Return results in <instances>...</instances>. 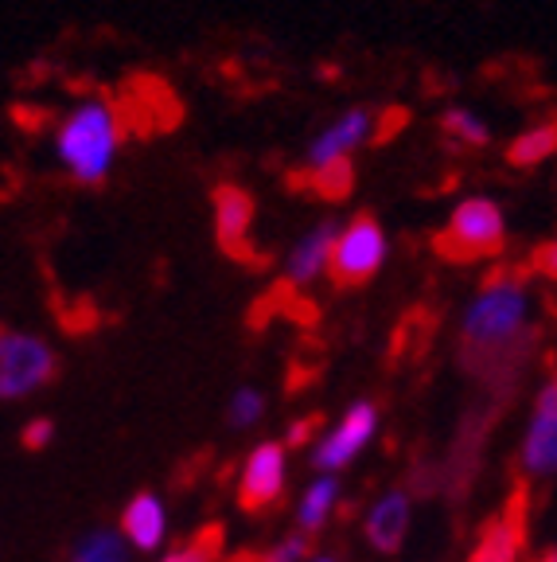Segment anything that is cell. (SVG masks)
<instances>
[{
	"mask_svg": "<svg viewBox=\"0 0 557 562\" xmlns=\"http://www.w3.org/2000/svg\"><path fill=\"white\" fill-rule=\"evenodd\" d=\"M55 379V351L39 336L4 333L0 340V395L20 398Z\"/></svg>",
	"mask_w": 557,
	"mask_h": 562,
	"instance_id": "5b68a950",
	"label": "cell"
},
{
	"mask_svg": "<svg viewBox=\"0 0 557 562\" xmlns=\"http://www.w3.org/2000/svg\"><path fill=\"white\" fill-rule=\"evenodd\" d=\"M258 418H262V395L258 391H238L235 403H230V422L235 426H250Z\"/></svg>",
	"mask_w": 557,
	"mask_h": 562,
	"instance_id": "44dd1931",
	"label": "cell"
},
{
	"mask_svg": "<svg viewBox=\"0 0 557 562\" xmlns=\"http://www.w3.org/2000/svg\"><path fill=\"white\" fill-rule=\"evenodd\" d=\"M507 238V220L491 195H468L453 207L448 231L441 235V255L456 258V262H471V258L496 255Z\"/></svg>",
	"mask_w": 557,
	"mask_h": 562,
	"instance_id": "3957f363",
	"label": "cell"
},
{
	"mask_svg": "<svg viewBox=\"0 0 557 562\" xmlns=\"http://www.w3.org/2000/svg\"><path fill=\"white\" fill-rule=\"evenodd\" d=\"M542 562H557V551H549V554H546V559H542Z\"/></svg>",
	"mask_w": 557,
	"mask_h": 562,
	"instance_id": "484cf974",
	"label": "cell"
},
{
	"mask_svg": "<svg viewBox=\"0 0 557 562\" xmlns=\"http://www.w3.org/2000/svg\"><path fill=\"white\" fill-rule=\"evenodd\" d=\"M526 547V488H514L507 508L484 527L468 562H514Z\"/></svg>",
	"mask_w": 557,
	"mask_h": 562,
	"instance_id": "52a82bcc",
	"label": "cell"
},
{
	"mask_svg": "<svg viewBox=\"0 0 557 562\" xmlns=\"http://www.w3.org/2000/svg\"><path fill=\"white\" fill-rule=\"evenodd\" d=\"M75 562H125V543L114 536V531H98L87 543L79 547Z\"/></svg>",
	"mask_w": 557,
	"mask_h": 562,
	"instance_id": "ffe728a7",
	"label": "cell"
},
{
	"mask_svg": "<svg viewBox=\"0 0 557 562\" xmlns=\"http://www.w3.org/2000/svg\"><path fill=\"white\" fill-rule=\"evenodd\" d=\"M523 465L531 473H554L557 469V379L538 395L531 434L523 446Z\"/></svg>",
	"mask_w": 557,
	"mask_h": 562,
	"instance_id": "8fae6325",
	"label": "cell"
},
{
	"mask_svg": "<svg viewBox=\"0 0 557 562\" xmlns=\"http://www.w3.org/2000/svg\"><path fill=\"white\" fill-rule=\"evenodd\" d=\"M378 117L383 114L371 110V105H351V110H343L336 122H328L308 140V153H305L308 168H323V165H331V160H343L355 149H363L366 140L378 137Z\"/></svg>",
	"mask_w": 557,
	"mask_h": 562,
	"instance_id": "8992f818",
	"label": "cell"
},
{
	"mask_svg": "<svg viewBox=\"0 0 557 562\" xmlns=\"http://www.w3.org/2000/svg\"><path fill=\"white\" fill-rule=\"evenodd\" d=\"M441 125L448 137L468 145V149H484V145L491 140V125L484 122L476 110H468V105H448V110L441 114Z\"/></svg>",
	"mask_w": 557,
	"mask_h": 562,
	"instance_id": "2e32d148",
	"label": "cell"
},
{
	"mask_svg": "<svg viewBox=\"0 0 557 562\" xmlns=\"http://www.w3.org/2000/svg\"><path fill=\"white\" fill-rule=\"evenodd\" d=\"M52 434H55V426L47 418L27 422V426H24V449H44L47 441H52Z\"/></svg>",
	"mask_w": 557,
	"mask_h": 562,
	"instance_id": "7402d4cb",
	"label": "cell"
},
{
	"mask_svg": "<svg viewBox=\"0 0 557 562\" xmlns=\"http://www.w3.org/2000/svg\"><path fill=\"white\" fill-rule=\"evenodd\" d=\"M375 406L371 403H355L348 414H343V422L336 426V434H328V441H323L320 449H316V465L320 469H343L351 461V457L359 453V449L371 441V434H375Z\"/></svg>",
	"mask_w": 557,
	"mask_h": 562,
	"instance_id": "30bf717a",
	"label": "cell"
},
{
	"mask_svg": "<svg viewBox=\"0 0 557 562\" xmlns=\"http://www.w3.org/2000/svg\"><path fill=\"white\" fill-rule=\"evenodd\" d=\"M250 220H253V200L250 192L235 184H218L215 188V235L218 246L227 255L242 258L246 255V235H250Z\"/></svg>",
	"mask_w": 557,
	"mask_h": 562,
	"instance_id": "7c38bea8",
	"label": "cell"
},
{
	"mask_svg": "<svg viewBox=\"0 0 557 562\" xmlns=\"http://www.w3.org/2000/svg\"><path fill=\"white\" fill-rule=\"evenodd\" d=\"M534 266H538V270L546 273L549 281H557V238H554V243H546V246H538Z\"/></svg>",
	"mask_w": 557,
	"mask_h": 562,
	"instance_id": "603a6c76",
	"label": "cell"
},
{
	"mask_svg": "<svg viewBox=\"0 0 557 562\" xmlns=\"http://www.w3.org/2000/svg\"><path fill=\"white\" fill-rule=\"evenodd\" d=\"M386 231L375 215H355L351 223H343L340 246H336V258H331V281L340 290H351V285H366L375 278L386 262Z\"/></svg>",
	"mask_w": 557,
	"mask_h": 562,
	"instance_id": "277c9868",
	"label": "cell"
},
{
	"mask_svg": "<svg viewBox=\"0 0 557 562\" xmlns=\"http://www.w3.org/2000/svg\"><path fill=\"white\" fill-rule=\"evenodd\" d=\"M406 117H410L406 110H386V114H383V130H378L375 140H386L394 130H401V125H406Z\"/></svg>",
	"mask_w": 557,
	"mask_h": 562,
	"instance_id": "d4e9b609",
	"label": "cell"
},
{
	"mask_svg": "<svg viewBox=\"0 0 557 562\" xmlns=\"http://www.w3.org/2000/svg\"><path fill=\"white\" fill-rule=\"evenodd\" d=\"M312 184L323 200H331V203L348 200L351 188H355V165H351V157L331 160V165H323V168H312Z\"/></svg>",
	"mask_w": 557,
	"mask_h": 562,
	"instance_id": "e0dca14e",
	"label": "cell"
},
{
	"mask_svg": "<svg viewBox=\"0 0 557 562\" xmlns=\"http://www.w3.org/2000/svg\"><path fill=\"white\" fill-rule=\"evenodd\" d=\"M218 551H223V527L207 524L195 539H187L183 547H175L164 562H215Z\"/></svg>",
	"mask_w": 557,
	"mask_h": 562,
	"instance_id": "ac0fdd59",
	"label": "cell"
},
{
	"mask_svg": "<svg viewBox=\"0 0 557 562\" xmlns=\"http://www.w3.org/2000/svg\"><path fill=\"white\" fill-rule=\"evenodd\" d=\"M340 235H343L340 223L323 220V223H316L312 231H305V235L296 238L293 255H288V262H285L288 281H293V285H308V281H316L320 273H331V258H336Z\"/></svg>",
	"mask_w": 557,
	"mask_h": 562,
	"instance_id": "9c48e42d",
	"label": "cell"
},
{
	"mask_svg": "<svg viewBox=\"0 0 557 562\" xmlns=\"http://www.w3.org/2000/svg\"><path fill=\"white\" fill-rule=\"evenodd\" d=\"M281 484H285V449H281L277 441H265V446L253 449L250 461H246L238 501H242L246 512H262V508H270V504H277Z\"/></svg>",
	"mask_w": 557,
	"mask_h": 562,
	"instance_id": "ba28073f",
	"label": "cell"
},
{
	"mask_svg": "<svg viewBox=\"0 0 557 562\" xmlns=\"http://www.w3.org/2000/svg\"><path fill=\"white\" fill-rule=\"evenodd\" d=\"M531 321V293L519 278L499 273L464 313V360L471 368H491L523 348Z\"/></svg>",
	"mask_w": 557,
	"mask_h": 562,
	"instance_id": "7a4b0ae2",
	"label": "cell"
},
{
	"mask_svg": "<svg viewBox=\"0 0 557 562\" xmlns=\"http://www.w3.org/2000/svg\"><path fill=\"white\" fill-rule=\"evenodd\" d=\"M331 504H336V481H316L312 488L305 492V501H300V527H308V531H316V527H323V519H328Z\"/></svg>",
	"mask_w": 557,
	"mask_h": 562,
	"instance_id": "d6986e66",
	"label": "cell"
},
{
	"mask_svg": "<svg viewBox=\"0 0 557 562\" xmlns=\"http://www.w3.org/2000/svg\"><path fill=\"white\" fill-rule=\"evenodd\" d=\"M406 524H410V501L401 492H386L375 512L366 516V539L375 543V551L394 554L406 539Z\"/></svg>",
	"mask_w": 557,
	"mask_h": 562,
	"instance_id": "4fadbf2b",
	"label": "cell"
},
{
	"mask_svg": "<svg viewBox=\"0 0 557 562\" xmlns=\"http://www.w3.org/2000/svg\"><path fill=\"white\" fill-rule=\"evenodd\" d=\"M164 508H160V501L152 496V492H140V496H133L129 508L122 512V536L129 539L133 547H140V551H152V547H160V539H164Z\"/></svg>",
	"mask_w": 557,
	"mask_h": 562,
	"instance_id": "5bb4252c",
	"label": "cell"
},
{
	"mask_svg": "<svg viewBox=\"0 0 557 562\" xmlns=\"http://www.w3.org/2000/svg\"><path fill=\"white\" fill-rule=\"evenodd\" d=\"M122 137H125L122 114L102 94H90L75 110H67L62 122L55 125L52 153L75 184L94 188L114 172Z\"/></svg>",
	"mask_w": 557,
	"mask_h": 562,
	"instance_id": "6da1fadb",
	"label": "cell"
},
{
	"mask_svg": "<svg viewBox=\"0 0 557 562\" xmlns=\"http://www.w3.org/2000/svg\"><path fill=\"white\" fill-rule=\"evenodd\" d=\"M554 153H557V122H542V125H531V130L519 133V137L511 140L507 157H511V165L534 168V165H542V160L554 157Z\"/></svg>",
	"mask_w": 557,
	"mask_h": 562,
	"instance_id": "9a60e30c",
	"label": "cell"
},
{
	"mask_svg": "<svg viewBox=\"0 0 557 562\" xmlns=\"http://www.w3.org/2000/svg\"><path fill=\"white\" fill-rule=\"evenodd\" d=\"M316 426H320V418H316V414H312V418H305V422H296L293 430H288V446H305V441L312 438Z\"/></svg>",
	"mask_w": 557,
	"mask_h": 562,
	"instance_id": "cb8c5ba5",
	"label": "cell"
}]
</instances>
